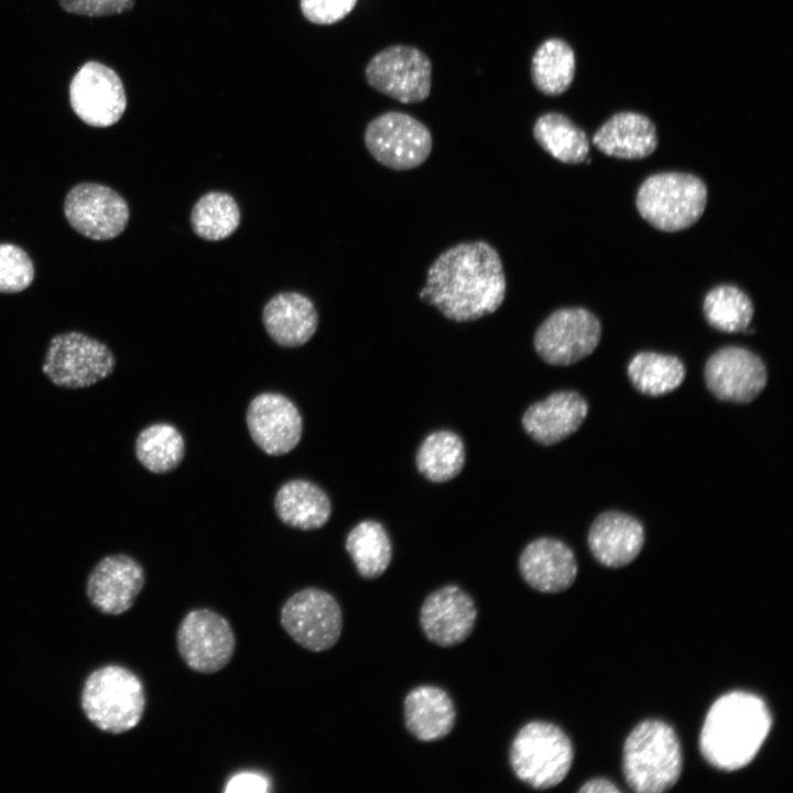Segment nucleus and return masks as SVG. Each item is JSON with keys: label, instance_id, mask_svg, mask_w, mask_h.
I'll return each mask as SVG.
<instances>
[{"label": "nucleus", "instance_id": "obj_1", "mask_svg": "<svg viewBox=\"0 0 793 793\" xmlns=\"http://www.w3.org/2000/svg\"><path fill=\"white\" fill-rule=\"evenodd\" d=\"M506 292L499 252L489 242L475 240L457 243L433 261L419 297L447 319L464 323L497 312Z\"/></svg>", "mask_w": 793, "mask_h": 793}, {"label": "nucleus", "instance_id": "obj_2", "mask_svg": "<svg viewBox=\"0 0 793 793\" xmlns=\"http://www.w3.org/2000/svg\"><path fill=\"white\" fill-rule=\"evenodd\" d=\"M772 727V716L758 695L732 691L710 706L700 734L704 759L723 771L748 765L758 754Z\"/></svg>", "mask_w": 793, "mask_h": 793}, {"label": "nucleus", "instance_id": "obj_3", "mask_svg": "<svg viewBox=\"0 0 793 793\" xmlns=\"http://www.w3.org/2000/svg\"><path fill=\"white\" fill-rule=\"evenodd\" d=\"M682 764L678 738L664 721L643 720L624 741L622 771L628 785L637 793L670 790L681 775Z\"/></svg>", "mask_w": 793, "mask_h": 793}, {"label": "nucleus", "instance_id": "obj_4", "mask_svg": "<svg viewBox=\"0 0 793 793\" xmlns=\"http://www.w3.org/2000/svg\"><path fill=\"white\" fill-rule=\"evenodd\" d=\"M82 709L98 729L122 734L142 719L145 695L140 678L121 665H105L86 678L80 696Z\"/></svg>", "mask_w": 793, "mask_h": 793}, {"label": "nucleus", "instance_id": "obj_5", "mask_svg": "<svg viewBox=\"0 0 793 793\" xmlns=\"http://www.w3.org/2000/svg\"><path fill=\"white\" fill-rule=\"evenodd\" d=\"M574 749L558 726L541 720L525 724L515 735L509 760L515 776L536 790L560 784L571 770Z\"/></svg>", "mask_w": 793, "mask_h": 793}, {"label": "nucleus", "instance_id": "obj_6", "mask_svg": "<svg viewBox=\"0 0 793 793\" xmlns=\"http://www.w3.org/2000/svg\"><path fill=\"white\" fill-rule=\"evenodd\" d=\"M707 188L697 176L666 172L649 176L638 189L639 214L659 230L674 232L694 225L703 215Z\"/></svg>", "mask_w": 793, "mask_h": 793}, {"label": "nucleus", "instance_id": "obj_7", "mask_svg": "<svg viewBox=\"0 0 793 793\" xmlns=\"http://www.w3.org/2000/svg\"><path fill=\"white\" fill-rule=\"evenodd\" d=\"M363 142L378 163L394 171L419 167L433 149L428 127L415 117L395 110L370 120L365 129Z\"/></svg>", "mask_w": 793, "mask_h": 793}, {"label": "nucleus", "instance_id": "obj_8", "mask_svg": "<svg viewBox=\"0 0 793 793\" xmlns=\"http://www.w3.org/2000/svg\"><path fill=\"white\" fill-rule=\"evenodd\" d=\"M433 65L419 47L393 44L376 53L365 68L367 84L401 104L425 101L432 89Z\"/></svg>", "mask_w": 793, "mask_h": 793}, {"label": "nucleus", "instance_id": "obj_9", "mask_svg": "<svg viewBox=\"0 0 793 793\" xmlns=\"http://www.w3.org/2000/svg\"><path fill=\"white\" fill-rule=\"evenodd\" d=\"M115 365V356L104 343L69 332L51 339L42 370L55 385L78 389L106 379Z\"/></svg>", "mask_w": 793, "mask_h": 793}, {"label": "nucleus", "instance_id": "obj_10", "mask_svg": "<svg viewBox=\"0 0 793 793\" xmlns=\"http://www.w3.org/2000/svg\"><path fill=\"white\" fill-rule=\"evenodd\" d=\"M601 326L598 318L582 307L558 308L536 328L533 346L547 363L568 366L589 356L598 346Z\"/></svg>", "mask_w": 793, "mask_h": 793}, {"label": "nucleus", "instance_id": "obj_11", "mask_svg": "<svg viewBox=\"0 0 793 793\" xmlns=\"http://www.w3.org/2000/svg\"><path fill=\"white\" fill-rule=\"evenodd\" d=\"M280 620L296 643L313 652L334 647L343 629L339 604L318 588H305L292 595L281 608Z\"/></svg>", "mask_w": 793, "mask_h": 793}, {"label": "nucleus", "instance_id": "obj_12", "mask_svg": "<svg viewBox=\"0 0 793 793\" xmlns=\"http://www.w3.org/2000/svg\"><path fill=\"white\" fill-rule=\"evenodd\" d=\"M176 642L185 664L195 672L210 674L224 669L236 649L229 622L210 609H194L182 619Z\"/></svg>", "mask_w": 793, "mask_h": 793}, {"label": "nucleus", "instance_id": "obj_13", "mask_svg": "<svg viewBox=\"0 0 793 793\" xmlns=\"http://www.w3.org/2000/svg\"><path fill=\"white\" fill-rule=\"evenodd\" d=\"M69 101L82 121L97 128L117 123L127 107L119 75L95 61L85 63L74 75L69 85Z\"/></svg>", "mask_w": 793, "mask_h": 793}, {"label": "nucleus", "instance_id": "obj_14", "mask_svg": "<svg viewBox=\"0 0 793 793\" xmlns=\"http://www.w3.org/2000/svg\"><path fill=\"white\" fill-rule=\"evenodd\" d=\"M64 214L76 231L93 240L119 236L129 220L126 200L112 188L96 183L74 186L65 198Z\"/></svg>", "mask_w": 793, "mask_h": 793}, {"label": "nucleus", "instance_id": "obj_15", "mask_svg": "<svg viewBox=\"0 0 793 793\" xmlns=\"http://www.w3.org/2000/svg\"><path fill=\"white\" fill-rule=\"evenodd\" d=\"M708 390L721 401L749 403L767 384V368L752 351L737 346L714 352L705 365Z\"/></svg>", "mask_w": 793, "mask_h": 793}, {"label": "nucleus", "instance_id": "obj_16", "mask_svg": "<svg viewBox=\"0 0 793 793\" xmlns=\"http://www.w3.org/2000/svg\"><path fill=\"white\" fill-rule=\"evenodd\" d=\"M476 618L472 598L456 585L431 593L420 610L422 631L439 647H454L465 641L472 632Z\"/></svg>", "mask_w": 793, "mask_h": 793}, {"label": "nucleus", "instance_id": "obj_17", "mask_svg": "<svg viewBox=\"0 0 793 793\" xmlns=\"http://www.w3.org/2000/svg\"><path fill=\"white\" fill-rule=\"evenodd\" d=\"M247 425L253 442L269 455L292 450L302 436V417L296 406L279 393H262L249 404Z\"/></svg>", "mask_w": 793, "mask_h": 793}, {"label": "nucleus", "instance_id": "obj_18", "mask_svg": "<svg viewBox=\"0 0 793 793\" xmlns=\"http://www.w3.org/2000/svg\"><path fill=\"white\" fill-rule=\"evenodd\" d=\"M145 582L139 562L129 555H109L99 561L87 579V596L95 608L107 615L129 610Z\"/></svg>", "mask_w": 793, "mask_h": 793}, {"label": "nucleus", "instance_id": "obj_19", "mask_svg": "<svg viewBox=\"0 0 793 793\" xmlns=\"http://www.w3.org/2000/svg\"><path fill=\"white\" fill-rule=\"evenodd\" d=\"M519 569L522 578L532 588L555 594L573 585L577 575V562L565 543L552 537H541L524 547L519 558Z\"/></svg>", "mask_w": 793, "mask_h": 793}, {"label": "nucleus", "instance_id": "obj_20", "mask_svg": "<svg viewBox=\"0 0 793 793\" xmlns=\"http://www.w3.org/2000/svg\"><path fill=\"white\" fill-rule=\"evenodd\" d=\"M587 412L588 404L579 393L558 391L529 406L522 426L535 442L550 446L576 432Z\"/></svg>", "mask_w": 793, "mask_h": 793}, {"label": "nucleus", "instance_id": "obj_21", "mask_svg": "<svg viewBox=\"0 0 793 793\" xmlns=\"http://www.w3.org/2000/svg\"><path fill=\"white\" fill-rule=\"evenodd\" d=\"M643 544L642 524L633 517L618 511L599 514L588 533L591 554L607 567L628 565L639 555Z\"/></svg>", "mask_w": 793, "mask_h": 793}, {"label": "nucleus", "instance_id": "obj_22", "mask_svg": "<svg viewBox=\"0 0 793 793\" xmlns=\"http://www.w3.org/2000/svg\"><path fill=\"white\" fill-rule=\"evenodd\" d=\"M262 321L267 333L278 345L297 347L315 334L318 315L307 296L297 292H282L265 304Z\"/></svg>", "mask_w": 793, "mask_h": 793}, {"label": "nucleus", "instance_id": "obj_23", "mask_svg": "<svg viewBox=\"0 0 793 793\" xmlns=\"http://www.w3.org/2000/svg\"><path fill=\"white\" fill-rule=\"evenodd\" d=\"M593 144L613 157L643 159L652 154L658 146L656 129L647 116L622 111L609 118L595 132Z\"/></svg>", "mask_w": 793, "mask_h": 793}, {"label": "nucleus", "instance_id": "obj_24", "mask_svg": "<svg viewBox=\"0 0 793 793\" xmlns=\"http://www.w3.org/2000/svg\"><path fill=\"white\" fill-rule=\"evenodd\" d=\"M404 719L406 729L417 740L435 741L452 731L456 710L446 691L433 685H421L405 696Z\"/></svg>", "mask_w": 793, "mask_h": 793}, {"label": "nucleus", "instance_id": "obj_25", "mask_svg": "<svg viewBox=\"0 0 793 793\" xmlns=\"http://www.w3.org/2000/svg\"><path fill=\"white\" fill-rule=\"evenodd\" d=\"M274 508L285 524L301 530L323 526L332 513L327 495L318 486L303 479L282 485L276 492Z\"/></svg>", "mask_w": 793, "mask_h": 793}, {"label": "nucleus", "instance_id": "obj_26", "mask_svg": "<svg viewBox=\"0 0 793 793\" xmlns=\"http://www.w3.org/2000/svg\"><path fill=\"white\" fill-rule=\"evenodd\" d=\"M575 67L576 58L572 46L560 37L546 39L531 57L532 84L544 96H561L571 87Z\"/></svg>", "mask_w": 793, "mask_h": 793}, {"label": "nucleus", "instance_id": "obj_27", "mask_svg": "<svg viewBox=\"0 0 793 793\" xmlns=\"http://www.w3.org/2000/svg\"><path fill=\"white\" fill-rule=\"evenodd\" d=\"M532 134L550 155L566 164L584 162L589 153L586 132L560 112H545L534 122Z\"/></svg>", "mask_w": 793, "mask_h": 793}, {"label": "nucleus", "instance_id": "obj_28", "mask_svg": "<svg viewBox=\"0 0 793 793\" xmlns=\"http://www.w3.org/2000/svg\"><path fill=\"white\" fill-rule=\"evenodd\" d=\"M346 551L359 575L367 579L381 576L390 565L392 545L384 526L373 520L358 523L348 533Z\"/></svg>", "mask_w": 793, "mask_h": 793}, {"label": "nucleus", "instance_id": "obj_29", "mask_svg": "<svg viewBox=\"0 0 793 793\" xmlns=\"http://www.w3.org/2000/svg\"><path fill=\"white\" fill-rule=\"evenodd\" d=\"M628 377L643 394L659 397L678 388L685 379L681 359L653 351L637 354L628 365Z\"/></svg>", "mask_w": 793, "mask_h": 793}, {"label": "nucleus", "instance_id": "obj_30", "mask_svg": "<svg viewBox=\"0 0 793 793\" xmlns=\"http://www.w3.org/2000/svg\"><path fill=\"white\" fill-rule=\"evenodd\" d=\"M415 463L419 471L428 480L448 481L464 468V443L450 431L431 433L420 445Z\"/></svg>", "mask_w": 793, "mask_h": 793}, {"label": "nucleus", "instance_id": "obj_31", "mask_svg": "<svg viewBox=\"0 0 793 793\" xmlns=\"http://www.w3.org/2000/svg\"><path fill=\"white\" fill-rule=\"evenodd\" d=\"M184 439L171 424L155 423L142 430L135 439V456L150 471L175 469L184 457Z\"/></svg>", "mask_w": 793, "mask_h": 793}, {"label": "nucleus", "instance_id": "obj_32", "mask_svg": "<svg viewBox=\"0 0 793 793\" xmlns=\"http://www.w3.org/2000/svg\"><path fill=\"white\" fill-rule=\"evenodd\" d=\"M194 232L209 241L231 236L240 224V210L235 198L224 192H209L194 205L191 214Z\"/></svg>", "mask_w": 793, "mask_h": 793}, {"label": "nucleus", "instance_id": "obj_33", "mask_svg": "<svg viewBox=\"0 0 793 793\" xmlns=\"http://www.w3.org/2000/svg\"><path fill=\"white\" fill-rule=\"evenodd\" d=\"M707 323L725 333L745 332L753 316L749 296L734 285H719L710 290L704 300Z\"/></svg>", "mask_w": 793, "mask_h": 793}, {"label": "nucleus", "instance_id": "obj_34", "mask_svg": "<svg viewBox=\"0 0 793 793\" xmlns=\"http://www.w3.org/2000/svg\"><path fill=\"white\" fill-rule=\"evenodd\" d=\"M34 279V267L28 253L11 243H0V292L15 293Z\"/></svg>", "mask_w": 793, "mask_h": 793}, {"label": "nucleus", "instance_id": "obj_35", "mask_svg": "<svg viewBox=\"0 0 793 793\" xmlns=\"http://www.w3.org/2000/svg\"><path fill=\"white\" fill-rule=\"evenodd\" d=\"M357 0H300L304 17L315 24H334L346 18Z\"/></svg>", "mask_w": 793, "mask_h": 793}, {"label": "nucleus", "instance_id": "obj_36", "mask_svg": "<svg viewBox=\"0 0 793 793\" xmlns=\"http://www.w3.org/2000/svg\"><path fill=\"white\" fill-rule=\"evenodd\" d=\"M135 0H58L62 9L72 14L105 17L130 11Z\"/></svg>", "mask_w": 793, "mask_h": 793}, {"label": "nucleus", "instance_id": "obj_37", "mask_svg": "<svg viewBox=\"0 0 793 793\" xmlns=\"http://www.w3.org/2000/svg\"><path fill=\"white\" fill-rule=\"evenodd\" d=\"M270 781L256 772H242L233 775L226 784V793H267Z\"/></svg>", "mask_w": 793, "mask_h": 793}, {"label": "nucleus", "instance_id": "obj_38", "mask_svg": "<svg viewBox=\"0 0 793 793\" xmlns=\"http://www.w3.org/2000/svg\"><path fill=\"white\" fill-rule=\"evenodd\" d=\"M579 793H619L616 784L607 779L598 778L584 783L578 790Z\"/></svg>", "mask_w": 793, "mask_h": 793}]
</instances>
